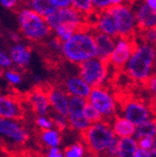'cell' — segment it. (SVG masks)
Segmentation results:
<instances>
[{"label": "cell", "mask_w": 156, "mask_h": 157, "mask_svg": "<svg viewBox=\"0 0 156 157\" xmlns=\"http://www.w3.org/2000/svg\"><path fill=\"white\" fill-rule=\"evenodd\" d=\"M61 55L73 64H80L88 59L97 57L94 29L92 26L79 29L68 40L62 43Z\"/></svg>", "instance_id": "1"}, {"label": "cell", "mask_w": 156, "mask_h": 157, "mask_svg": "<svg viewBox=\"0 0 156 157\" xmlns=\"http://www.w3.org/2000/svg\"><path fill=\"white\" fill-rule=\"evenodd\" d=\"M155 64L156 46L141 42L137 43L131 57L122 70L131 80L144 83L153 74Z\"/></svg>", "instance_id": "2"}, {"label": "cell", "mask_w": 156, "mask_h": 157, "mask_svg": "<svg viewBox=\"0 0 156 157\" xmlns=\"http://www.w3.org/2000/svg\"><path fill=\"white\" fill-rule=\"evenodd\" d=\"M17 17L20 33L22 37L29 42H44L51 35V29L45 17L26 6L18 8Z\"/></svg>", "instance_id": "3"}, {"label": "cell", "mask_w": 156, "mask_h": 157, "mask_svg": "<svg viewBox=\"0 0 156 157\" xmlns=\"http://www.w3.org/2000/svg\"><path fill=\"white\" fill-rule=\"evenodd\" d=\"M81 134L83 143L85 144L86 150L90 154L99 157H103L110 141L115 136L110 122L107 120L91 123L88 129H85Z\"/></svg>", "instance_id": "4"}, {"label": "cell", "mask_w": 156, "mask_h": 157, "mask_svg": "<svg viewBox=\"0 0 156 157\" xmlns=\"http://www.w3.org/2000/svg\"><path fill=\"white\" fill-rule=\"evenodd\" d=\"M45 20H46L48 26L50 27L51 33L54 29L60 26L70 27L76 32L79 29L92 26L90 17L79 12L73 7L57 8L54 12L47 15Z\"/></svg>", "instance_id": "5"}, {"label": "cell", "mask_w": 156, "mask_h": 157, "mask_svg": "<svg viewBox=\"0 0 156 157\" xmlns=\"http://www.w3.org/2000/svg\"><path fill=\"white\" fill-rule=\"evenodd\" d=\"M107 11L115 21L118 36L135 37L138 33L137 20L129 1L118 6H110Z\"/></svg>", "instance_id": "6"}, {"label": "cell", "mask_w": 156, "mask_h": 157, "mask_svg": "<svg viewBox=\"0 0 156 157\" xmlns=\"http://www.w3.org/2000/svg\"><path fill=\"white\" fill-rule=\"evenodd\" d=\"M79 66V75L92 87L103 86L106 83L109 74V63L106 60L94 57Z\"/></svg>", "instance_id": "7"}, {"label": "cell", "mask_w": 156, "mask_h": 157, "mask_svg": "<svg viewBox=\"0 0 156 157\" xmlns=\"http://www.w3.org/2000/svg\"><path fill=\"white\" fill-rule=\"evenodd\" d=\"M86 101L99 111L104 120L110 122L115 118L117 111L116 97L110 93L109 90L104 87V85L92 87V91Z\"/></svg>", "instance_id": "8"}, {"label": "cell", "mask_w": 156, "mask_h": 157, "mask_svg": "<svg viewBox=\"0 0 156 157\" xmlns=\"http://www.w3.org/2000/svg\"><path fill=\"white\" fill-rule=\"evenodd\" d=\"M137 46L135 37H116L115 47L108 58V63L116 70H122Z\"/></svg>", "instance_id": "9"}, {"label": "cell", "mask_w": 156, "mask_h": 157, "mask_svg": "<svg viewBox=\"0 0 156 157\" xmlns=\"http://www.w3.org/2000/svg\"><path fill=\"white\" fill-rule=\"evenodd\" d=\"M0 139L11 144L22 145L29 141V134L19 120L0 117Z\"/></svg>", "instance_id": "10"}, {"label": "cell", "mask_w": 156, "mask_h": 157, "mask_svg": "<svg viewBox=\"0 0 156 157\" xmlns=\"http://www.w3.org/2000/svg\"><path fill=\"white\" fill-rule=\"evenodd\" d=\"M86 104L85 98H81L78 96H70L69 97V106H68V119L69 127L74 131L82 133L83 131L88 129L91 124L90 121L86 119L84 115V106Z\"/></svg>", "instance_id": "11"}, {"label": "cell", "mask_w": 156, "mask_h": 157, "mask_svg": "<svg viewBox=\"0 0 156 157\" xmlns=\"http://www.w3.org/2000/svg\"><path fill=\"white\" fill-rule=\"evenodd\" d=\"M122 117L132 122L134 125L146 121L152 117V113L143 101L134 98H127L121 103Z\"/></svg>", "instance_id": "12"}, {"label": "cell", "mask_w": 156, "mask_h": 157, "mask_svg": "<svg viewBox=\"0 0 156 157\" xmlns=\"http://www.w3.org/2000/svg\"><path fill=\"white\" fill-rule=\"evenodd\" d=\"M129 2L137 20L138 32L156 26V11L151 9L144 0H132Z\"/></svg>", "instance_id": "13"}, {"label": "cell", "mask_w": 156, "mask_h": 157, "mask_svg": "<svg viewBox=\"0 0 156 157\" xmlns=\"http://www.w3.org/2000/svg\"><path fill=\"white\" fill-rule=\"evenodd\" d=\"M27 103L32 108L33 113L37 116H47L50 110L47 90L41 88L39 86L35 87L29 92L26 96Z\"/></svg>", "instance_id": "14"}, {"label": "cell", "mask_w": 156, "mask_h": 157, "mask_svg": "<svg viewBox=\"0 0 156 157\" xmlns=\"http://www.w3.org/2000/svg\"><path fill=\"white\" fill-rule=\"evenodd\" d=\"M47 94H48L49 104H50V108L53 109V111L67 116L70 96L64 91V88L51 86L47 90Z\"/></svg>", "instance_id": "15"}, {"label": "cell", "mask_w": 156, "mask_h": 157, "mask_svg": "<svg viewBox=\"0 0 156 157\" xmlns=\"http://www.w3.org/2000/svg\"><path fill=\"white\" fill-rule=\"evenodd\" d=\"M22 116L23 108L18 98L0 93V117L19 120Z\"/></svg>", "instance_id": "16"}, {"label": "cell", "mask_w": 156, "mask_h": 157, "mask_svg": "<svg viewBox=\"0 0 156 157\" xmlns=\"http://www.w3.org/2000/svg\"><path fill=\"white\" fill-rule=\"evenodd\" d=\"M9 56L11 58L12 64L17 68L24 69L29 66L32 60V50L31 47L23 43L13 44L9 49Z\"/></svg>", "instance_id": "17"}, {"label": "cell", "mask_w": 156, "mask_h": 157, "mask_svg": "<svg viewBox=\"0 0 156 157\" xmlns=\"http://www.w3.org/2000/svg\"><path fill=\"white\" fill-rule=\"evenodd\" d=\"M94 17H95V19L91 20V25H92V29L94 31L110 35L112 37L118 36L115 21L107 10L102 11V12H95Z\"/></svg>", "instance_id": "18"}, {"label": "cell", "mask_w": 156, "mask_h": 157, "mask_svg": "<svg viewBox=\"0 0 156 157\" xmlns=\"http://www.w3.org/2000/svg\"><path fill=\"white\" fill-rule=\"evenodd\" d=\"M64 91L69 94V96H78L81 98L88 99L92 86L88 85L80 75H71L64 80Z\"/></svg>", "instance_id": "19"}, {"label": "cell", "mask_w": 156, "mask_h": 157, "mask_svg": "<svg viewBox=\"0 0 156 157\" xmlns=\"http://www.w3.org/2000/svg\"><path fill=\"white\" fill-rule=\"evenodd\" d=\"M94 38H95L96 49H97V57L107 61L112 49L115 47L116 37L94 31Z\"/></svg>", "instance_id": "20"}, {"label": "cell", "mask_w": 156, "mask_h": 157, "mask_svg": "<svg viewBox=\"0 0 156 157\" xmlns=\"http://www.w3.org/2000/svg\"><path fill=\"white\" fill-rule=\"evenodd\" d=\"M110 125L114 131V134L118 137L133 136L135 131V125L130 122L124 117H116L110 121Z\"/></svg>", "instance_id": "21"}, {"label": "cell", "mask_w": 156, "mask_h": 157, "mask_svg": "<svg viewBox=\"0 0 156 157\" xmlns=\"http://www.w3.org/2000/svg\"><path fill=\"white\" fill-rule=\"evenodd\" d=\"M138 147V141L133 136L119 137L117 157H134Z\"/></svg>", "instance_id": "22"}, {"label": "cell", "mask_w": 156, "mask_h": 157, "mask_svg": "<svg viewBox=\"0 0 156 157\" xmlns=\"http://www.w3.org/2000/svg\"><path fill=\"white\" fill-rule=\"evenodd\" d=\"M24 6L29 7V9H32L33 11L44 17H46L57 9L54 3L51 2V0H24Z\"/></svg>", "instance_id": "23"}, {"label": "cell", "mask_w": 156, "mask_h": 157, "mask_svg": "<svg viewBox=\"0 0 156 157\" xmlns=\"http://www.w3.org/2000/svg\"><path fill=\"white\" fill-rule=\"evenodd\" d=\"M41 142L46 147H56L61 144V131L57 128H50L46 130H41L39 134Z\"/></svg>", "instance_id": "24"}, {"label": "cell", "mask_w": 156, "mask_h": 157, "mask_svg": "<svg viewBox=\"0 0 156 157\" xmlns=\"http://www.w3.org/2000/svg\"><path fill=\"white\" fill-rule=\"evenodd\" d=\"M156 135V119L155 118H150L146 121L135 125V131H134L133 137L134 139H141V137H154Z\"/></svg>", "instance_id": "25"}, {"label": "cell", "mask_w": 156, "mask_h": 157, "mask_svg": "<svg viewBox=\"0 0 156 157\" xmlns=\"http://www.w3.org/2000/svg\"><path fill=\"white\" fill-rule=\"evenodd\" d=\"M86 155V146L83 142H76L64 148V157H84Z\"/></svg>", "instance_id": "26"}, {"label": "cell", "mask_w": 156, "mask_h": 157, "mask_svg": "<svg viewBox=\"0 0 156 157\" xmlns=\"http://www.w3.org/2000/svg\"><path fill=\"white\" fill-rule=\"evenodd\" d=\"M71 7H73L76 10H78L79 12L83 13L90 19L95 13L91 0H71Z\"/></svg>", "instance_id": "27"}, {"label": "cell", "mask_w": 156, "mask_h": 157, "mask_svg": "<svg viewBox=\"0 0 156 157\" xmlns=\"http://www.w3.org/2000/svg\"><path fill=\"white\" fill-rule=\"evenodd\" d=\"M1 76H2L3 80H5L8 84H10V85H12V86L20 85L23 81L22 74L20 73L18 70H14V69H11V68L3 70L2 75Z\"/></svg>", "instance_id": "28"}, {"label": "cell", "mask_w": 156, "mask_h": 157, "mask_svg": "<svg viewBox=\"0 0 156 157\" xmlns=\"http://www.w3.org/2000/svg\"><path fill=\"white\" fill-rule=\"evenodd\" d=\"M135 37H139L141 39V42L156 46V26L150 27V29H144V31H140L137 33Z\"/></svg>", "instance_id": "29"}, {"label": "cell", "mask_w": 156, "mask_h": 157, "mask_svg": "<svg viewBox=\"0 0 156 157\" xmlns=\"http://www.w3.org/2000/svg\"><path fill=\"white\" fill-rule=\"evenodd\" d=\"M84 115H85L86 119H88L91 123H95L100 120H104L102 115L99 113V111H98L93 105H91L88 101H86V104H85V106H84Z\"/></svg>", "instance_id": "30"}, {"label": "cell", "mask_w": 156, "mask_h": 157, "mask_svg": "<svg viewBox=\"0 0 156 157\" xmlns=\"http://www.w3.org/2000/svg\"><path fill=\"white\" fill-rule=\"evenodd\" d=\"M51 119H53V122H54V127L57 128L59 131H64L67 128L69 127L68 123V119H67V116L60 115V113H53V116H51Z\"/></svg>", "instance_id": "31"}, {"label": "cell", "mask_w": 156, "mask_h": 157, "mask_svg": "<svg viewBox=\"0 0 156 157\" xmlns=\"http://www.w3.org/2000/svg\"><path fill=\"white\" fill-rule=\"evenodd\" d=\"M53 33H54L57 38H59L61 42L64 43V42H66V40H68V39L76 33V31H73V29H70V27L60 26V27H57L56 29H54Z\"/></svg>", "instance_id": "32"}, {"label": "cell", "mask_w": 156, "mask_h": 157, "mask_svg": "<svg viewBox=\"0 0 156 157\" xmlns=\"http://www.w3.org/2000/svg\"><path fill=\"white\" fill-rule=\"evenodd\" d=\"M46 40H47L46 43L47 47L50 49L51 52H57V54H60V55L62 54V42H61L60 39L57 38L54 35L53 37L49 36Z\"/></svg>", "instance_id": "33"}, {"label": "cell", "mask_w": 156, "mask_h": 157, "mask_svg": "<svg viewBox=\"0 0 156 157\" xmlns=\"http://www.w3.org/2000/svg\"><path fill=\"white\" fill-rule=\"evenodd\" d=\"M35 124L41 129V130H46V129H50L54 128V122L53 119L48 116H37L35 119Z\"/></svg>", "instance_id": "34"}, {"label": "cell", "mask_w": 156, "mask_h": 157, "mask_svg": "<svg viewBox=\"0 0 156 157\" xmlns=\"http://www.w3.org/2000/svg\"><path fill=\"white\" fill-rule=\"evenodd\" d=\"M118 142H119V137L118 136H114L111 141H110L109 145L106 148L105 153L103 155V157H117V153H118Z\"/></svg>", "instance_id": "35"}, {"label": "cell", "mask_w": 156, "mask_h": 157, "mask_svg": "<svg viewBox=\"0 0 156 157\" xmlns=\"http://www.w3.org/2000/svg\"><path fill=\"white\" fill-rule=\"evenodd\" d=\"M13 64L12 61H11V58L9 56V52L0 49V68L2 70H6V69L11 68Z\"/></svg>", "instance_id": "36"}, {"label": "cell", "mask_w": 156, "mask_h": 157, "mask_svg": "<svg viewBox=\"0 0 156 157\" xmlns=\"http://www.w3.org/2000/svg\"><path fill=\"white\" fill-rule=\"evenodd\" d=\"M91 1H92L94 12H102L110 7L109 0H91Z\"/></svg>", "instance_id": "37"}, {"label": "cell", "mask_w": 156, "mask_h": 157, "mask_svg": "<svg viewBox=\"0 0 156 157\" xmlns=\"http://www.w3.org/2000/svg\"><path fill=\"white\" fill-rule=\"evenodd\" d=\"M23 0H0V6L8 10H15L21 7Z\"/></svg>", "instance_id": "38"}, {"label": "cell", "mask_w": 156, "mask_h": 157, "mask_svg": "<svg viewBox=\"0 0 156 157\" xmlns=\"http://www.w3.org/2000/svg\"><path fill=\"white\" fill-rule=\"evenodd\" d=\"M153 139L154 137H149V136L141 137V139L137 140L138 141V146L141 147V148H144V150L151 151L152 146H153Z\"/></svg>", "instance_id": "39"}, {"label": "cell", "mask_w": 156, "mask_h": 157, "mask_svg": "<svg viewBox=\"0 0 156 157\" xmlns=\"http://www.w3.org/2000/svg\"><path fill=\"white\" fill-rule=\"evenodd\" d=\"M143 84L152 94L156 95V74H152Z\"/></svg>", "instance_id": "40"}, {"label": "cell", "mask_w": 156, "mask_h": 157, "mask_svg": "<svg viewBox=\"0 0 156 157\" xmlns=\"http://www.w3.org/2000/svg\"><path fill=\"white\" fill-rule=\"evenodd\" d=\"M46 157H64V152L59 148V146L56 147H49L46 153Z\"/></svg>", "instance_id": "41"}, {"label": "cell", "mask_w": 156, "mask_h": 157, "mask_svg": "<svg viewBox=\"0 0 156 157\" xmlns=\"http://www.w3.org/2000/svg\"><path fill=\"white\" fill-rule=\"evenodd\" d=\"M56 8H68L71 7V0H51Z\"/></svg>", "instance_id": "42"}, {"label": "cell", "mask_w": 156, "mask_h": 157, "mask_svg": "<svg viewBox=\"0 0 156 157\" xmlns=\"http://www.w3.org/2000/svg\"><path fill=\"white\" fill-rule=\"evenodd\" d=\"M9 37H10V39L12 40L13 44H17V43H20L22 40V35H21V33L14 32V31L9 33Z\"/></svg>", "instance_id": "43"}, {"label": "cell", "mask_w": 156, "mask_h": 157, "mask_svg": "<svg viewBox=\"0 0 156 157\" xmlns=\"http://www.w3.org/2000/svg\"><path fill=\"white\" fill-rule=\"evenodd\" d=\"M144 2L146 3L151 9L156 11V0H144Z\"/></svg>", "instance_id": "44"}, {"label": "cell", "mask_w": 156, "mask_h": 157, "mask_svg": "<svg viewBox=\"0 0 156 157\" xmlns=\"http://www.w3.org/2000/svg\"><path fill=\"white\" fill-rule=\"evenodd\" d=\"M151 153H152V155H153V157H156V135L153 139V146H152V148H151Z\"/></svg>", "instance_id": "45"}, {"label": "cell", "mask_w": 156, "mask_h": 157, "mask_svg": "<svg viewBox=\"0 0 156 157\" xmlns=\"http://www.w3.org/2000/svg\"><path fill=\"white\" fill-rule=\"evenodd\" d=\"M110 1V6H118L121 5V3L127 2L128 0H109Z\"/></svg>", "instance_id": "46"}, {"label": "cell", "mask_w": 156, "mask_h": 157, "mask_svg": "<svg viewBox=\"0 0 156 157\" xmlns=\"http://www.w3.org/2000/svg\"><path fill=\"white\" fill-rule=\"evenodd\" d=\"M84 157H99V156H96V155H93V154H90V155H85Z\"/></svg>", "instance_id": "47"}, {"label": "cell", "mask_w": 156, "mask_h": 157, "mask_svg": "<svg viewBox=\"0 0 156 157\" xmlns=\"http://www.w3.org/2000/svg\"><path fill=\"white\" fill-rule=\"evenodd\" d=\"M2 72H3V70H2V69H1V68H0V76L2 75Z\"/></svg>", "instance_id": "48"}, {"label": "cell", "mask_w": 156, "mask_h": 157, "mask_svg": "<svg viewBox=\"0 0 156 157\" xmlns=\"http://www.w3.org/2000/svg\"><path fill=\"white\" fill-rule=\"evenodd\" d=\"M128 1H132V0H128Z\"/></svg>", "instance_id": "49"}]
</instances>
